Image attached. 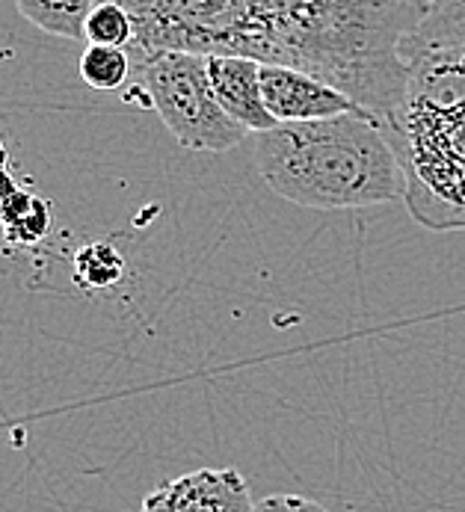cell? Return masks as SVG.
<instances>
[{"label":"cell","instance_id":"cell-7","mask_svg":"<svg viewBox=\"0 0 465 512\" xmlns=\"http://www.w3.org/2000/svg\"><path fill=\"white\" fill-rule=\"evenodd\" d=\"M208 74H211V86H214L220 107L240 128H246L249 134H264L276 128V119L267 113V104L261 95L258 60L217 54V57H208Z\"/></svg>","mask_w":465,"mask_h":512},{"label":"cell","instance_id":"cell-11","mask_svg":"<svg viewBox=\"0 0 465 512\" xmlns=\"http://www.w3.org/2000/svg\"><path fill=\"white\" fill-rule=\"evenodd\" d=\"M134 18L128 15V9L116 0H95L86 27H83V39L89 45H110V48H122L128 51L134 45Z\"/></svg>","mask_w":465,"mask_h":512},{"label":"cell","instance_id":"cell-2","mask_svg":"<svg viewBox=\"0 0 465 512\" xmlns=\"http://www.w3.org/2000/svg\"><path fill=\"white\" fill-rule=\"evenodd\" d=\"M255 163L276 196L314 211L374 208L406 193L400 160L368 110L276 125L258 134Z\"/></svg>","mask_w":465,"mask_h":512},{"label":"cell","instance_id":"cell-13","mask_svg":"<svg viewBox=\"0 0 465 512\" xmlns=\"http://www.w3.org/2000/svg\"><path fill=\"white\" fill-rule=\"evenodd\" d=\"M252 512H329L323 504L303 495H267L252 504Z\"/></svg>","mask_w":465,"mask_h":512},{"label":"cell","instance_id":"cell-12","mask_svg":"<svg viewBox=\"0 0 465 512\" xmlns=\"http://www.w3.org/2000/svg\"><path fill=\"white\" fill-rule=\"evenodd\" d=\"M75 273H78V282L83 288L107 291L122 279L125 261L116 249H110L104 243H92V246H83L75 255Z\"/></svg>","mask_w":465,"mask_h":512},{"label":"cell","instance_id":"cell-4","mask_svg":"<svg viewBox=\"0 0 465 512\" xmlns=\"http://www.w3.org/2000/svg\"><path fill=\"white\" fill-rule=\"evenodd\" d=\"M134 86L146 95L157 119L187 151L223 154L246 140V128L226 116L220 107L208 57L187 51H155L131 63Z\"/></svg>","mask_w":465,"mask_h":512},{"label":"cell","instance_id":"cell-1","mask_svg":"<svg viewBox=\"0 0 465 512\" xmlns=\"http://www.w3.org/2000/svg\"><path fill=\"white\" fill-rule=\"evenodd\" d=\"M436 0H249L255 60L335 86L383 125L406 89L403 42Z\"/></svg>","mask_w":465,"mask_h":512},{"label":"cell","instance_id":"cell-3","mask_svg":"<svg viewBox=\"0 0 465 512\" xmlns=\"http://www.w3.org/2000/svg\"><path fill=\"white\" fill-rule=\"evenodd\" d=\"M406 89L383 122L412 220L465 231V45L406 60Z\"/></svg>","mask_w":465,"mask_h":512},{"label":"cell","instance_id":"cell-5","mask_svg":"<svg viewBox=\"0 0 465 512\" xmlns=\"http://www.w3.org/2000/svg\"><path fill=\"white\" fill-rule=\"evenodd\" d=\"M261 95L276 125L317 122V119H332L341 113L362 110L353 98L317 80L314 74L279 63H261Z\"/></svg>","mask_w":465,"mask_h":512},{"label":"cell","instance_id":"cell-9","mask_svg":"<svg viewBox=\"0 0 465 512\" xmlns=\"http://www.w3.org/2000/svg\"><path fill=\"white\" fill-rule=\"evenodd\" d=\"M15 6L42 33L75 42L83 39V27L95 0H15Z\"/></svg>","mask_w":465,"mask_h":512},{"label":"cell","instance_id":"cell-8","mask_svg":"<svg viewBox=\"0 0 465 512\" xmlns=\"http://www.w3.org/2000/svg\"><path fill=\"white\" fill-rule=\"evenodd\" d=\"M457 45H465V0H436L427 18L403 42L400 57L406 63L418 54L457 48Z\"/></svg>","mask_w":465,"mask_h":512},{"label":"cell","instance_id":"cell-10","mask_svg":"<svg viewBox=\"0 0 465 512\" xmlns=\"http://www.w3.org/2000/svg\"><path fill=\"white\" fill-rule=\"evenodd\" d=\"M131 57L122 48H110V45H86V51L80 54V77L89 89L98 92H116L131 80Z\"/></svg>","mask_w":465,"mask_h":512},{"label":"cell","instance_id":"cell-6","mask_svg":"<svg viewBox=\"0 0 465 512\" xmlns=\"http://www.w3.org/2000/svg\"><path fill=\"white\" fill-rule=\"evenodd\" d=\"M140 512H252V498L237 468H196L163 480Z\"/></svg>","mask_w":465,"mask_h":512}]
</instances>
